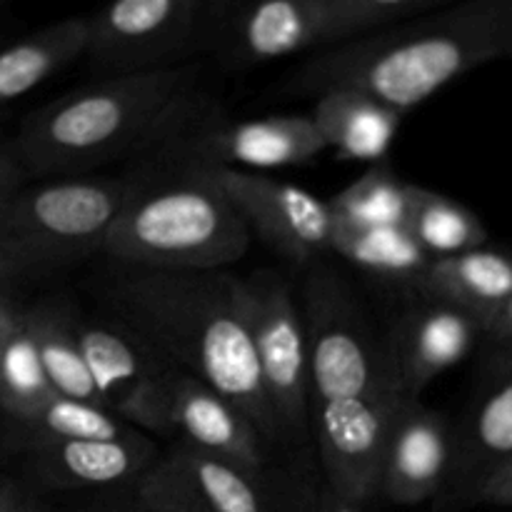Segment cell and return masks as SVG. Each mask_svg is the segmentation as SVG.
I'll return each mask as SVG.
<instances>
[{"label":"cell","instance_id":"cell-1","mask_svg":"<svg viewBox=\"0 0 512 512\" xmlns=\"http://www.w3.org/2000/svg\"><path fill=\"white\" fill-rule=\"evenodd\" d=\"M310 365V448L343 498H378L380 463L395 413L408 398L380 338L348 285L310 265L303 293Z\"/></svg>","mask_w":512,"mask_h":512},{"label":"cell","instance_id":"cell-2","mask_svg":"<svg viewBox=\"0 0 512 512\" xmlns=\"http://www.w3.org/2000/svg\"><path fill=\"white\" fill-rule=\"evenodd\" d=\"M110 318L168 365L233 403L268 445L278 443L248 328L245 278L228 270H145L118 265L103 288Z\"/></svg>","mask_w":512,"mask_h":512},{"label":"cell","instance_id":"cell-3","mask_svg":"<svg viewBox=\"0 0 512 512\" xmlns=\"http://www.w3.org/2000/svg\"><path fill=\"white\" fill-rule=\"evenodd\" d=\"M500 58H512V0H460L315 50L293 88L310 95L355 88L408 113Z\"/></svg>","mask_w":512,"mask_h":512},{"label":"cell","instance_id":"cell-4","mask_svg":"<svg viewBox=\"0 0 512 512\" xmlns=\"http://www.w3.org/2000/svg\"><path fill=\"white\" fill-rule=\"evenodd\" d=\"M193 70L105 75L40 105L13 140L28 178L88 175L173 125L188 105Z\"/></svg>","mask_w":512,"mask_h":512},{"label":"cell","instance_id":"cell-5","mask_svg":"<svg viewBox=\"0 0 512 512\" xmlns=\"http://www.w3.org/2000/svg\"><path fill=\"white\" fill-rule=\"evenodd\" d=\"M250 243L213 165L190 158L170 175L133 180L100 255L125 268L228 270Z\"/></svg>","mask_w":512,"mask_h":512},{"label":"cell","instance_id":"cell-6","mask_svg":"<svg viewBox=\"0 0 512 512\" xmlns=\"http://www.w3.org/2000/svg\"><path fill=\"white\" fill-rule=\"evenodd\" d=\"M133 180L60 175L23 185L0 218V248L23 278L103 253Z\"/></svg>","mask_w":512,"mask_h":512},{"label":"cell","instance_id":"cell-7","mask_svg":"<svg viewBox=\"0 0 512 512\" xmlns=\"http://www.w3.org/2000/svg\"><path fill=\"white\" fill-rule=\"evenodd\" d=\"M248 328L278 443L310 445V365L303 308L288 280L263 270L245 278Z\"/></svg>","mask_w":512,"mask_h":512},{"label":"cell","instance_id":"cell-8","mask_svg":"<svg viewBox=\"0 0 512 512\" xmlns=\"http://www.w3.org/2000/svg\"><path fill=\"white\" fill-rule=\"evenodd\" d=\"M200 30L198 0H108L88 15L83 58L105 75L173 68Z\"/></svg>","mask_w":512,"mask_h":512},{"label":"cell","instance_id":"cell-9","mask_svg":"<svg viewBox=\"0 0 512 512\" xmlns=\"http://www.w3.org/2000/svg\"><path fill=\"white\" fill-rule=\"evenodd\" d=\"M213 175L243 218L250 238H258L283 260L305 268L330 253L335 218L328 200L255 170L213 165Z\"/></svg>","mask_w":512,"mask_h":512},{"label":"cell","instance_id":"cell-10","mask_svg":"<svg viewBox=\"0 0 512 512\" xmlns=\"http://www.w3.org/2000/svg\"><path fill=\"white\" fill-rule=\"evenodd\" d=\"M138 430L185 443L243 465L268 468V443L233 403L195 375L170 368L150 398Z\"/></svg>","mask_w":512,"mask_h":512},{"label":"cell","instance_id":"cell-11","mask_svg":"<svg viewBox=\"0 0 512 512\" xmlns=\"http://www.w3.org/2000/svg\"><path fill=\"white\" fill-rule=\"evenodd\" d=\"M265 470L258 473L193 445L170 443L133 495L145 512H273Z\"/></svg>","mask_w":512,"mask_h":512},{"label":"cell","instance_id":"cell-12","mask_svg":"<svg viewBox=\"0 0 512 512\" xmlns=\"http://www.w3.org/2000/svg\"><path fill=\"white\" fill-rule=\"evenodd\" d=\"M512 458V350L500 348L480 373L463 418L453 425V463L443 508L470 505L478 485Z\"/></svg>","mask_w":512,"mask_h":512},{"label":"cell","instance_id":"cell-13","mask_svg":"<svg viewBox=\"0 0 512 512\" xmlns=\"http://www.w3.org/2000/svg\"><path fill=\"white\" fill-rule=\"evenodd\" d=\"M230 65H265L328 45L325 0H235L208 30Z\"/></svg>","mask_w":512,"mask_h":512},{"label":"cell","instance_id":"cell-14","mask_svg":"<svg viewBox=\"0 0 512 512\" xmlns=\"http://www.w3.org/2000/svg\"><path fill=\"white\" fill-rule=\"evenodd\" d=\"M453 463V425L420 398H405L390 425L378 498L418 505L440 498Z\"/></svg>","mask_w":512,"mask_h":512},{"label":"cell","instance_id":"cell-15","mask_svg":"<svg viewBox=\"0 0 512 512\" xmlns=\"http://www.w3.org/2000/svg\"><path fill=\"white\" fill-rule=\"evenodd\" d=\"M40 485L63 493L133 490L160 455L153 435L133 430L115 440H63L20 450Z\"/></svg>","mask_w":512,"mask_h":512},{"label":"cell","instance_id":"cell-16","mask_svg":"<svg viewBox=\"0 0 512 512\" xmlns=\"http://www.w3.org/2000/svg\"><path fill=\"white\" fill-rule=\"evenodd\" d=\"M78 335L103 405L138 428L150 398L173 365L110 315L85 318L78 313Z\"/></svg>","mask_w":512,"mask_h":512},{"label":"cell","instance_id":"cell-17","mask_svg":"<svg viewBox=\"0 0 512 512\" xmlns=\"http://www.w3.org/2000/svg\"><path fill=\"white\" fill-rule=\"evenodd\" d=\"M478 338H483V325L473 315L430 298L408 305L393 333L385 335L408 398H420L435 378L463 363Z\"/></svg>","mask_w":512,"mask_h":512},{"label":"cell","instance_id":"cell-18","mask_svg":"<svg viewBox=\"0 0 512 512\" xmlns=\"http://www.w3.org/2000/svg\"><path fill=\"white\" fill-rule=\"evenodd\" d=\"M325 150L310 115L233 120L210 125L195 138V160L255 173L313 163Z\"/></svg>","mask_w":512,"mask_h":512},{"label":"cell","instance_id":"cell-19","mask_svg":"<svg viewBox=\"0 0 512 512\" xmlns=\"http://www.w3.org/2000/svg\"><path fill=\"white\" fill-rule=\"evenodd\" d=\"M413 293L460 308L483 325L510 298L512 253L480 245L448 258H433L413 285Z\"/></svg>","mask_w":512,"mask_h":512},{"label":"cell","instance_id":"cell-20","mask_svg":"<svg viewBox=\"0 0 512 512\" xmlns=\"http://www.w3.org/2000/svg\"><path fill=\"white\" fill-rule=\"evenodd\" d=\"M408 113L355 88H328L315 95L310 113L325 148L343 160L378 163L388 155Z\"/></svg>","mask_w":512,"mask_h":512},{"label":"cell","instance_id":"cell-21","mask_svg":"<svg viewBox=\"0 0 512 512\" xmlns=\"http://www.w3.org/2000/svg\"><path fill=\"white\" fill-rule=\"evenodd\" d=\"M88 15H70L0 45V110L85 55Z\"/></svg>","mask_w":512,"mask_h":512},{"label":"cell","instance_id":"cell-22","mask_svg":"<svg viewBox=\"0 0 512 512\" xmlns=\"http://www.w3.org/2000/svg\"><path fill=\"white\" fill-rule=\"evenodd\" d=\"M25 323L55 393L105 408L80 348L78 310L68 300H45L28 308Z\"/></svg>","mask_w":512,"mask_h":512},{"label":"cell","instance_id":"cell-23","mask_svg":"<svg viewBox=\"0 0 512 512\" xmlns=\"http://www.w3.org/2000/svg\"><path fill=\"white\" fill-rule=\"evenodd\" d=\"M330 253L355 265L363 273L375 278L403 283L413 290L430 258L405 225H388V228H358L335 220L333 243Z\"/></svg>","mask_w":512,"mask_h":512},{"label":"cell","instance_id":"cell-24","mask_svg":"<svg viewBox=\"0 0 512 512\" xmlns=\"http://www.w3.org/2000/svg\"><path fill=\"white\" fill-rule=\"evenodd\" d=\"M405 228L430 258H448L488 245V228L473 210L415 183H410Z\"/></svg>","mask_w":512,"mask_h":512},{"label":"cell","instance_id":"cell-25","mask_svg":"<svg viewBox=\"0 0 512 512\" xmlns=\"http://www.w3.org/2000/svg\"><path fill=\"white\" fill-rule=\"evenodd\" d=\"M410 183L400 180L388 158L370 163L360 178L328 198L333 218L358 228L405 225Z\"/></svg>","mask_w":512,"mask_h":512},{"label":"cell","instance_id":"cell-26","mask_svg":"<svg viewBox=\"0 0 512 512\" xmlns=\"http://www.w3.org/2000/svg\"><path fill=\"white\" fill-rule=\"evenodd\" d=\"M133 425L120 420L100 405L83 400L55 395L43 410L25 423H13V435L18 450L35 448L45 443H63V440H115L130 435Z\"/></svg>","mask_w":512,"mask_h":512},{"label":"cell","instance_id":"cell-27","mask_svg":"<svg viewBox=\"0 0 512 512\" xmlns=\"http://www.w3.org/2000/svg\"><path fill=\"white\" fill-rule=\"evenodd\" d=\"M55 395L25 323L0 343V410L10 423H25Z\"/></svg>","mask_w":512,"mask_h":512},{"label":"cell","instance_id":"cell-28","mask_svg":"<svg viewBox=\"0 0 512 512\" xmlns=\"http://www.w3.org/2000/svg\"><path fill=\"white\" fill-rule=\"evenodd\" d=\"M285 465L268 473L273 512H365V505L343 498L325 480L313 448H295Z\"/></svg>","mask_w":512,"mask_h":512},{"label":"cell","instance_id":"cell-29","mask_svg":"<svg viewBox=\"0 0 512 512\" xmlns=\"http://www.w3.org/2000/svg\"><path fill=\"white\" fill-rule=\"evenodd\" d=\"M460 0H325L328 10V45L448 8ZM325 45V48H328Z\"/></svg>","mask_w":512,"mask_h":512},{"label":"cell","instance_id":"cell-30","mask_svg":"<svg viewBox=\"0 0 512 512\" xmlns=\"http://www.w3.org/2000/svg\"><path fill=\"white\" fill-rule=\"evenodd\" d=\"M473 503L512 508V458L505 460L503 465H498V468L478 485V490L473 493V500H470V505Z\"/></svg>","mask_w":512,"mask_h":512},{"label":"cell","instance_id":"cell-31","mask_svg":"<svg viewBox=\"0 0 512 512\" xmlns=\"http://www.w3.org/2000/svg\"><path fill=\"white\" fill-rule=\"evenodd\" d=\"M25 178H28V175H25L13 145H10V148H3V145H0V218H3L10 200H13L15 195H18V190L25 185Z\"/></svg>","mask_w":512,"mask_h":512},{"label":"cell","instance_id":"cell-32","mask_svg":"<svg viewBox=\"0 0 512 512\" xmlns=\"http://www.w3.org/2000/svg\"><path fill=\"white\" fill-rule=\"evenodd\" d=\"M98 498L80 508H68L63 512H145L135 500L133 490H118V493H95Z\"/></svg>","mask_w":512,"mask_h":512},{"label":"cell","instance_id":"cell-33","mask_svg":"<svg viewBox=\"0 0 512 512\" xmlns=\"http://www.w3.org/2000/svg\"><path fill=\"white\" fill-rule=\"evenodd\" d=\"M483 338L495 343L498 348L512 350V293L510 298L483 323Z\"/></svg>","mask_w":512,"mask_h":512},{"label":"cell","instance_id":"cell-34","mask_svg":"<svg viewBox=\"0 0 512 512\" xmlns=\"http://www.w3.org/2000/svg\"><path fill=\"white\" fill-rule=\"evenodd\" d=\"M28 308L15 300L10 290H0V343L25 325Z\"/></svg>","mask_w":512,"mask_h":512},{"label":"cell","instance_id":"cell-35","mask_svg":"<svg viewBox=\"0 0 512 512\" xmlns=\"http://www.w3.org/2000/svg\"><path fill=\"white\" fill-rule=\"evenodd\" d=\"M0 512H48L13 480H0Z\"/></svg>","mask_w":512,"mask_h":512},{"label":"cell","instance_id":"cell-36","mask_svg":"<svg viewBox=\"0 0 512 512\" xmlns=\"http://www.w3.org/2000/svg\"><path fill=\"white\" fill-rule=\"evenodd\" d=\"M200 13H203V28H213L215 20L235 3V0H198Z\"/></svg>","mask_w":512,"mask_h":512},{"label":"cell","instance_id":"cell-37","mask_svg":"<svg viewBox=\"0 0 512 512\" xmlns=\"http://www.w3.org/2000/svg\"><path fill=\"white\" fill-rule=\"evenodd\" d=\"M23 278L20 270L15 268V263L10 260V255L0 248V290H10L13 293V285Z\"/></svg>","mask_w":512,"mask_h":512},{"label":"cell","instance_id":"cell-38","mask_svg":"<svg viewBox=\"0 0 512 512\" xmlns=\"http://www.w3.org/2000/svg\"><path fill=\"white\" fill-rule=\"evenodd\" d=\"M0 3H5V0H0Z\"/></svg>","mask_w":512,"mask_h":512},{"label":"cell","instance_id":"cell-39","mask_svg":"<svg viewBox=\"0 0 512 512\" xmlns=\"http://www.w3.org/2000/svg\"><path fill=\"white\" fill-rule=\"evenodd\" d=\"M0 480H3V478H0Z\"/></svg>","mask_w":512,"mask_h":512}]
</instances>
